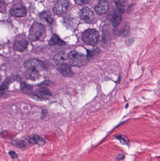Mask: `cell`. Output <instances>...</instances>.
Returning <instances> with one entry per match:
<instances>
[{
  "mask_svg": "<svg viewBox=\"0 0 160 161\" xmlns=\"http://www.w3.org/2000/svg\"><path fill=\"white\" fill-rule=\"evenodd\" d=\"M44 66L42 61L36 59H30L24 64L27 75L33 80L38 78L40 72L44 69Z\"/></svg>",
  "mask_w": 160,
  "mask_h": 161,
  "instance_id": "1",
  "label": "cell"
},
{
  "mask_svg": "<svg viewBox=\"0 0 160 161\" xmlns=\"http://www.w3.org/2000/svg\"><path fill=\"white\" fill-rule=\"evenodd\" d=\"M68 60L71 66L81 67L86 64L88 59L86 55L74 50L68 55Z\"/></svg>",
  "mask_w": 160,
  "mask_h": 161,
  "instance_id": "2",
  "label": "cell"
},
{
  "mask_svg": "<svg viewBox=\"0 0 160 161\" xmlns=\"http://www.w3.org/2000/svg\"><path fill=\"white\" fill-rule=\"evenodd\" d=\"M83 41L87 45L95 46L100 40V35L97 30L88 29L83 33L82 36Z\"/></svg>",
  "mask_w": 160,
  "mask_h": 161,
  "instance_id": "3",
  "label": "cell"
},
{
  "mask_svg": "<svg viewBox=\"0 0 160 161\" xmlns=\"http://www.w3.org/2000/svg\"><path fill=\"white\" fill-rule=\"evenodd\" d=\"M45 33L44 27L41 24L35 22L32 24L29 32V39L32 41H36L41 39Z\"/></svg>",
  "mask_w": 160,
  "mask_h": 161,
  "instance_id": "4",
  "label": "cell"
},
{
  "mask_svg": "<svg viewBox=\"0 0 160 161\" xmlns=\"http://www.w3.org/2000/svg\"><path fill=\"white\" fill-rule=\"evenodd\" d=\"M79 15L80 19L87 23H91L95 17L93 11L87 7H84L81 9Z\"/></svg>",
  "mask_w": 160,
  "mask_h": 161,
  "instance_id": "5",
  "label": "cell"
},
{
  "mask_svg": "<svg viewBox=\"0 0 160 161\" xmlns=\"http://www.w3.org/2000/svg\"><path fill=\"white\" fill-rule=\"evenodd\" d=\"M69 2L66 0H59L56 2L54 7L53 12L56 15H60L64 13L67 10Z\"/></svg>",
  "mask_w": 160,
  "mask_h": 161,
  "instance_id": "6",
  "label": "cell"
},
{
  "mask_svg": "<svg viewBox=\"0 0 160 161\" xmlns=\"http://www.w3.org/2000/svg\"><path fill=\"white\" fill-rule=\"evenodd\" d=\"M11 16L15 17H23L27 14V10L21 4H17L12 7L10 10Z\"/></svg>",
  "mask_w": 160,
  "mask_h": 161,
  "instance_id": "7",
  "label": "cell"
},
{
  "mask_svg": "<svg viewBox=\"0 0 160 161\" xmlns=\"http://www.w3.org/2000/svg\"><path fill=\"white\" fill-rule=\"evenodd\" d=\"M109 8V4L106 0H101L95 7V10L97 14L101 15L108 12Z\"/></svg>",
  "mask_w": 160,
  "mask_h": 161,
  "instance_id": "8",
  "label": "cell"
},
{
  "mask_svg": "<svg viewBox=\"0 0 160 161\" xmlns=\"http://www.w3.org/2000/svg\"><path fill=\"white\" fill-rule=\"evenodd\" d=\"M52 94L51 91L45 87L37 89L34 93V97L40 99H47L48 97L52 96Z\"/></svg>",
  "mask_w": 160,
  "mask_h": 161,
  "instance_id": "9",
  "label": "cell"
},
{
  "mask_svg": "<svg viewBox=\"0 0 160 161\" xmlns=\"http://www.w3.org/2000/svg\"><path fill=\"white\" fill-rule=\"evenodd\" d=\"M58 70L62 75L65 77H71L73 75L72 70L67 63H64L58 66Z\"/></svg>",
  "mask_w": 160,
  "mask_h": 161,
  "instance_id": "10",
  "label": "cell"
},
{
  "mask_svg": "<svg viewBox=\"0 0 160 161\" xmlns=\"http://www.w3.org/2000/svg\"><path fill=\"white\" fill-rule=\"evenodd\" d=\"M67 59H68V57L65 53L62 52L56 54L53 58L54 61L57 66L62 64L67 63L66 62Z\"/></svg>",
  "mask_w": 160,
  "mask_h": 161,
  "instance_id": "11",
  "label": "cell"
},
{
  "mask_svg": "<svg viewBox=\"0 0 160 161\" xmlns=\"http://www.w3.org/2000/svg\"><path fill=\"white\" fill-rule=\"evenodd\" d=\"M28 45V42L25 40L17 41L15 42L13 48L16 51L21 52H23L27 48Z\"/></svg>",
  "mask_w": 160,
  "mask_h": 161,
  "instance_id": "12",
  "label": "cell"
},
{
  "mask_svg": "<svg viewBox=\"0 0 160 161\" xmlns=\"http://www.w3.org/2000/svg\"><path fill=\"white\" fill-rule=\"evenodd\" d=\"M122 19V12L119 10H114L113 16L112 23L114 27H118L121 23Z\"/></svg>",
  "mask_w": 160,
  "mask_h": 161,
  "instance_id": "13",
  "label": "cell"
},
{
  "mask_svg": "<svg viewBox=\"0 0 160 161\" xmlns=\"http://www.w3.org/2000/svg\"><path fill=\"white\" fill-rule=\"evenodd\" d=\"M27 140L30 142V143L39 145H43L45 143V141L44 140V139L38 135L33 136L32 137L28 138Z\"/></svg>",
  "mask_w": 160,
  "mask_h": 161,
  "instance_id": "14",
  "label": "cell"
},
{
  "mask_svg": "<svg viewBox=\"0 0 160 161\" xmlns=\"http://www.w3.org/2000/svg\"><path fill=\"white\" fill-rule=\"evenodd\" d=\"M49 44L50 45L52 46L57 45L63 46L66 45V42L60 39L57 35L54 34L53 35L49 41Z\"/></svg>",
  "mask_w": 160,
  "mask_h": 161,
  "instance_id": "15",
  "label": "cell"
},
{
  "mask_svg": "<svg viewBox=\"0 0 160 161\" xmlns=\"http://www.w3.org/2000/svg\"><path fill=\"white\" fill-rule=\"evenodd\" d=\"M40 17L41 18V19H44L47 23L49 24H51L53 22V19L51 17L50 13L48 11H45L42 12L40 14Z\"/></svg>",
  "mask_w": 160,
  "mask_h": 161,
  "instance_id": "16",
  "label": "cell"
},
{
  "mask_svg": "<svg viewBox=\"0 0 160 161\" xmlns=\"http://www.w3.org/2000/svg\"><path fill=\"white\" fill-rule=\"evenodd\" d=\"M116 139L119 140L120 143L123 145H126L128 146L130 145V141L128 137L123 135H118L116 136Z\"/></svg>",
  "mask_w": 160,
  "mask_h": 161,
  "instance_id": "17",
  "label": "cell"
},
{
  "mask_svg": "<svg viewBox=\"0 0 160 161\" xmlns=\"http://www.w3.org/2000/svg\"><path fill=\"white\" fill-rule=\"evenodd\" d=\"M98 49H96L95 50H92V51H90L88 50V55H87V59L88 60H91L95 57H96L98 54L99 53V51Z\"/></svg>",
  "mask_w": 160,
  "mask_h": 161,
  "instance_id": "18",
  "label": "cell"
},
{
  "mask_svg": "<svg viewBox=\"0 0 160 161\" xmlns=\"http://www.w3.org/2000/svg\"><path fill=\"white\" fill-rule=\"evenodd\" d=\"M76 4L78 5H84L87 4L90 0H74Z\"/></svg>",
  "mask_w": 160,
  "mask_h": 161,
  "instance_id": "19",
  "label": "cell"
},
{
  "mask_svg": "<svg viewBox=\"0 0 160 161\" xmlns=\"http://www.w3.org/2000/svg\"><path fill=\"white\" fill-rule=\"evenodd\" d=\"M5 10L4 3L2 0H0V12H4Z\"/></svg>",
  "mask_w": 160,
  "mask_h": 161,
  "instance_id": "20",
  "label": "cell"
},
{
  "mask_svg": "<svg viewBox=\"0 0 160 161\" xmlns=\"http://www.w3.org/2000/svg\"><path fill=\"white\" fill-rule=\"evenodd\" d=\"M9 154L10 155V157H11L12 158H13V159L16 158H17V157H18L17 154H16V153L14 151H10V152H9Z\"/></svg>",
  "mask_w": 160,
  "mask_h": 161,
  "instance_id": "21",
  "label": "cell"
},
{
  "mask_svg": "<svg viewBox=\"0 0 160 161\" xmlns=\"http://www.w3.org/2000/svg\"><path fill=\"white\" fill-rule=\"evenodd\" d=\"M125 158V156L124 154H118V156H117V161H119V160H123V159H124Z\"/></svg>",
  "mask_w": 160,
  "mask_h": 161,
  "instance_id": "22",
  "label": "cell"
},
{
  "mask_svg": "<svg viewBox=\"0 0 160 161\" xmlns=\"http://www.w3.org/2000/svg\"><path fill=\"white\" fill-rule=\"evenodd\" d=\"M1 76H0V83H1Z\"/></svg>",
  "mask_w": 160,
  "mask_h": 161,
  "instance_id": "23",
  "label": "cell"
}]
</instances>
